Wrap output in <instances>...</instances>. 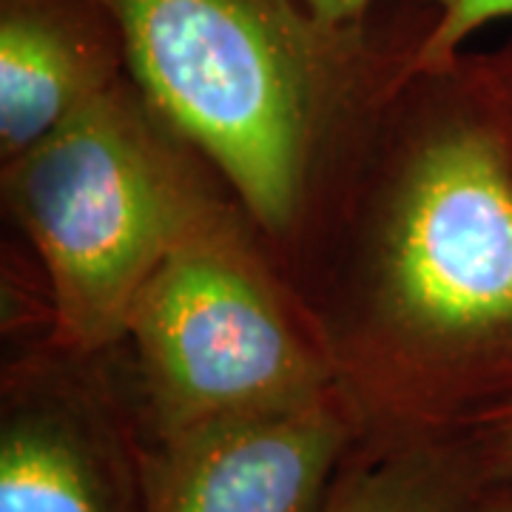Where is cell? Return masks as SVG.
<instances>
[{"label": "cell", "instance_id": "4fadbf2b", "mask_svg": "<svg viewBox=\"0 0 512 512\" xmlns=\"http://www.w3.org/2000/svg\"><path fill=\"white\" fill-rule=\"evenodd\" d=\"M464 512H512V484H490Z\"/></svg>", "mask_w": 512, "mask_h": 512}, {"label": "cell", "instance_id": "3957f363", "mask_svg": "<svg viewBox=\"0 0 512 512\" xmlns=\"http://www.w3.org/2000/svg\"><path fill=\"white\" fill-rule=\"evenodd\" d=\"M467 109L421 148L384 242V302L447 348V419L461 430L512 399V148L464 57Z\"/></svg>", "mask_w": 512, "mask_h": 512}, {"label": "cell", "instance_id": "277c9868", "mask_svg": "<svg viewBox=\"0 0 512 512\" xmlns=\"http://www.w3.org/2000/svg\"><path fill=\"white\" fill-rule=\"evenodd\" d=\"M148 439L305 404L328 365L288 325L234 234L208 208L165 254L128 316Z\"/></svg>", "mask_w": 512, "mask_h": 512}, {"label": "cell", "instance_id": "ba28073f", "mask_svg": "<svg viewBox=\"0 0 512 512\" xmlns=\"http://www.w3.org/2000/svg\"><path fill=\"white\" fill-rule=\"evenodd\" d=\"M484 487L464 433L390 441L342 470L322 512H464Z\"/></svg>", "mask_w": 512, "mask_h": 512}, {"label": "cell", "instance_id": "30bf717a", "mask_svg": "<svg viewBox=\"0 0 512 512\" xmlns=\"http://www.w3.org/2000/svg\"><path fill=\"white\" fill-rule=\"evenodd\" d=\"M461 433L473 447L481 481L512 484V399L478 413Z\"/></svg>", "mask_w": 512, "mask_h": 512}, {"label": "cell", "instance_id": "7a4b0ae2", "mask_svg": "<svg viewBox=\"0 0 512 512\" xmlns=\"http://www.w3.org/2000/svg\"><path fill=\"white\" fill-rule=\"evenodd\" d=\"M134 80H117L6 163V194L43 259L57 333L97 350L128 333L151 274L205 205L154 134Z\"/></svg>", "mask_w": 512, "mask_h": 512}, {"label": "cell", "instance_id": "8992f818", "mask_svg": "<svg viewBox=\"0 0 512 512\" xmlns=\"http://www.w3.org/2000/svg\"><path fill=\"white\" fill-rule=\"evenodd\" d=\"M126 66L109 0H0V151L12 163L43 143Z\"/></svg>", "mask_w": 512, "mask_h": 512}, {"label": "cell", "instance_id": "9c48e42d", "mask_svg": "<svg viewBox=\"0 0 512 512\" xmlns=\"http://www.w3.org/2000/svg\"><path fill=\"white\" fill-rule=\"evenodd\" d=\"M433 9V26L413 60L410 77L447 72L458 57L461 46L478 29L512 18V0H421Z\"/></svg>", "mask_w": 512, "mask_h": 512}, {"label": "cell", "instance_id": "5b68a950", "mask_svg": "<svg viewBox=\"0 0 512 512\" xmlns=\"http://www.w3.org/2000/svg\"><path fill=\"white\" fill-rule=\"evenodd\" d=\"M365 424L342 390L151 439L143 512H322Z\"/></svg>", "mask_w": 512, "mask_h": 512}, {"label": "cell", "instance_id": "52a82bcc", "mask_svg": "<svg viewBox=\"0 0 512 512\" xmlns=\"http://www.w3.org/2000/svg\"><path fill=\"white\" fill-rule=\"evenodd\" d=\"M143 464L92 407L18 399L0 427V512H143Z\"/></svg>", "mask_w": 512, "mask_h": 512}, {"label": "cell", "instance_id": "6da1fadb", "mask_svg": "<svg viewBox=\"0 0 512 512\" xmlns=\"http://www.w3.org/2000/svg\"><path fill=\"white\" fill-rule=\"evenodd\" d=\"M126 69L151 111L197 146L268 231L305 191L313 126L330 100L413 52L382 55L370 18L325 23L296 0H109Z\"/></svg>", "mask_w": 512, "mask_h": 512}, {"label": "cell", "instance_id": "8fae6325", "mask_svg": "<svg viewBox=\"0 0 512 512\" xmlns=\"http://www.w3.org/2000/svg\"><path fill=\"white\" fill-rule=\"evenodd\" d=\"M473 66L484 100L512 148V37L490 55L473 57Z\"/></svg>", "mask_w": 512, "mask_h": 512}, {"label": "cell", "instance_id": "7c38bea8", "mask_svg": "<svg viewBox=\"0 0 512 512\" xmlns=\"http://www.w3.org/2000/svg\"><path fill=\"white\" fill-rule=\"evenodd\" d=\"M296 3H302L311 15L325 23L350 26V23H362L370 18L376 0H296Z\"/></svg>", "mask_w": 512, "mask_h": 512}]
</instances>
